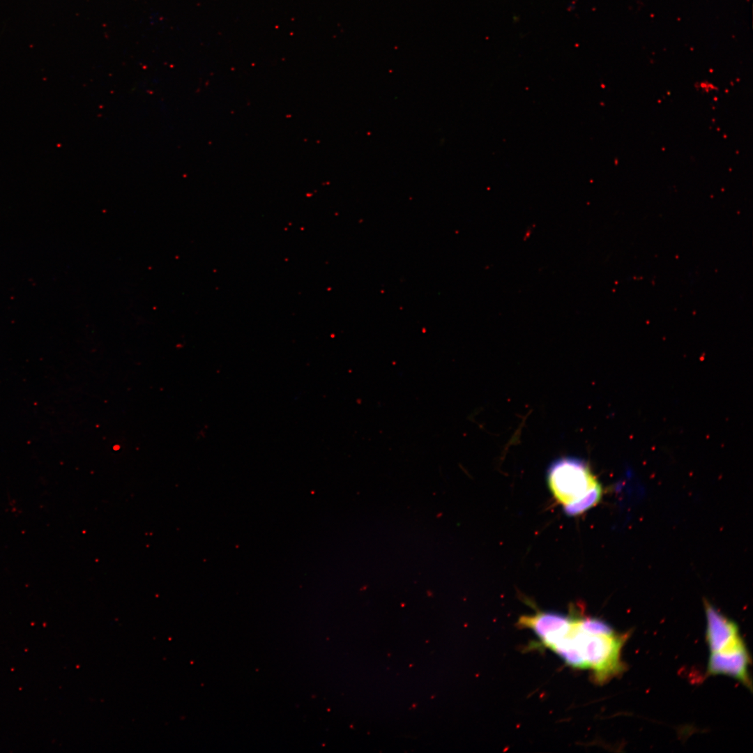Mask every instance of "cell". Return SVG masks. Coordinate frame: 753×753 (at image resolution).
Wrapping results in <instances>:
<instances>
[{
  "label": "cell",
  "mask_w": 753,
  "mask_h": 753,
  "mask_svg": "<svg viewBox=\"0 0 753 753\" xmlns=\"http://www.w3.org/2000/svg\"><path fill=\"white\" fill-rule=\"evenodd\" d=\"M517 625L532 630L543 646L569 666L588 669L603 683L624 669L621 650L628 635L619 634L602 620L552 611L524 615Z\"/></svg>",
  "instance_id": "1"
},
{
  "label": "cell",
  "mask_w": 753,
  "mask_h": 753,
  "mask_svg": "<svg viewBox=\"0 0 753 753\" xmlns=\"http://www.w3.org/2000/svg\"><path fill=\"white\" fill-rule=\"evenodd\" d=\"M547 482L569 516L583 513L602 497L601 485L588 464L577 458L564 457L554 462L547 471Z\"/></svg>",
  "instance_id": "2"
},
{
  "label": "cell",
  "mask_w": 753,
  "mask_h": 753,
  "mask_svg": "<svg viewBox=\"0 0 753 753\" xmlns=\"http://www.w3.org/2000/svg\"><path fill=\"white\" fill-rule=\"evenodd\" d=\"M750 655L741 639L736 644L724 650L710 653L708 672L710 675H727L751 688L748 666Z\"/></svg>",
  "instance_id": "3"
},
{
  "label": "cell",
  "mask_w": 753,
  "mask_h": 753,
  "mask_svg": "<svg viewBox=\"0 0 753 753\" xmlns=\"http://www.w3.org/2000/svg\"><path fill=\"white\" fill-rule=\"evenodd\" d=\"M707 621L706 640L710 653L729 648L742 639L737 625L715 609L705 604Z\"/></svg>",
  "instance_id": "4"
},
{
  "label": "cell",
  "mask_w": 753,
  "mask_h": 753,
  "mask_svg": "<svg viewBox=\"0 0 753 753\" xmlns=\"http://www.w3.org/2000/svg\"><path fill=\"white\" fill-rule=\"evenodd\" d=\"M695 89L703 93H710L718 91V87L714 83L708 80H701L694 83Z\"/></svg>",
  "instance_id": "5"
}]
</instances>
